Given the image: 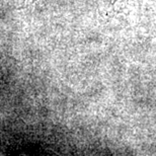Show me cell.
<instances>
[{
	"instance_id": "1",
	"label": "cell",
	"mask_w": 156,
	"mask_h": 156,
	"mask_svg": "<svg viewBox=\"0 0 156 156\" xmlns=\"http://www.w3.org/2000/svg\"><path fill=\"white\" fill-rule=\"evenodd\" d=\"M125 1H127V0H111V5L113 6V7H115L119 3H123Z\"/></svg>"
}]
</instances>
